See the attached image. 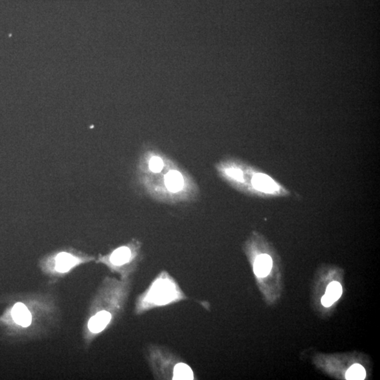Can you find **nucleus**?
I'll return each mask as SVG.
<instances>
[{"mask_svg":"<svg viewBox=\"0 0 380 380\" xmlns=\"http://www.w3.org/2000/svg\"><path fill=\"white\" fill-rule=\"evenodd\" d=\"M111 319V313L105 311H100L90 319L88 329L93 333L101 332L106 328Z\"/></svg>","mask_w":380,"mask_h":380,"instance_id":"obj_4","label":"nucleus"},{"mask_svg":"<svg viewBox=\"0 0 380 380\" xmlns=\"http://www.w3.org/2000/svg\"><path fill=\"white\" fill-rule=\"evenodd\" d=\"M12 317L18 325L26 327L31 325L32 315L25 304L17 303L14 305L12 311Z\"/></svg>","mask_w":380,"mask_h":380,"instance_id":"obj_3","label":"nucleus"},{"mask_svg":"<svg viewBox=\"0 0 380 380\" xmlns=\"http://www.w3.org/2000/svg\"><path fill=\"white\" fill-rule=\"evenodd\" d=\"M226 174L233 179L237 180V181H243V174L242 171L239 169L229 168L227 169Z\"/></svg>","mask_w":380,"mask_h":380,"instance_id":"obj_13","label":"nucleus"},{"mask_svg":"<svg viewBox=\"0 0 380 380\" xmlns=\"http://www.w3.org/2000/svg\"><path fill=\"white\" fill-rule=\"evenodd\" d=\"M192 369L185 363H179L174 368V379L179 380L193 379Z\"/></svg>","mask_w":380,"mask_h":380,"instance_id":"obj_9","label":"nucleus"},{"mask_svg":"<svg viewBox=\"0 0 380 380\" xmlns=\"http://www.w3.org/2000/svg\"><path fill=\"white\" fill-rule=\"evenodd\" d=\"M342 293V287L341 284L334 281L327 286L325 295L334 303L341 297Z\"/></svg>","mask_w":380,"mask_h":380,"instance_id":"obj_11","label":"nucleus"},{"mask_svg":"<svg viewBox=\"0 0 380 380\" xmlns=\"http://www.w3.org/2000/svg\"><path fill=\"white\" fill-rule=\"evenodd\" d=\"M176 291L174 284L170 281L158 280L152 286L148 294V300L157 304H165L174 300Z\"/></svg>","mask_w":380,"mask_h":380,"instance_id":"obj_2","label":"nucleus"},{"mask_svg":"<svg viewBox=\"0 0 380 380\" xmlns=\"http://www.w3.org/2000/svg\"><path fill=\"white\" fill-rule=\"evenodd\" d=\"M163 163L161 158L158 156H154L149 162V168L154 173L161 172L163 169Z\"/></svg>","mask_w":380,"mask_h":380,"instance_id":"obj_12","label":"nucleus"},{"mask_svg":"<svg viewBox=\"0 0 380 380\" xmlns=\"http://www.w3.org/2000/svg\"><path fill=\"white\" fill-rule=\"evenodd\" d=\"M132 253L131 248L128 246H121L115 250L110 256V262L115 266H121L129 262Z\"/></svg>","mask_w":380,"mask_h":380,"instance_id":"obj_8","label":"nucleus"},{"mask_svg":"<svg viewBox=\"0 0 380 380\" xmlns=\"http://www.w3.org/2000/svg\"><path fill=\"white\" fill-rule=\"evenodd\" d=\"M252 184L257 190L266 193H271L277 189V186L272 178L266 175L257 174L254 176Z\"/></svg>","mask_w":380,"mask_h":380,"instance_id":"obj_5","label":"nucleus"},{"mask_svg":"<svg viewBox=\"0 0 380 380\" xmlns=\"http://www.w3.org/2000/svg\"><path fill=\"white\" fill-rule=\"evenodd\" d=\"M321 303L325 307H329V306H332L334 304V302L332 300H329L328 297L325 294L322 297Z\"/></svg>","mask_w":380,"mask_h":380,"instance_id":"obj_14","label":"nucleus"},{"mask_svg":"<svg viewBox=\"0 0 380 380\" xmlns=\"http://www.w3.org/2000/svg\"><path fill=\"white\" fill-rule=\"evenodd\" d=\"M86 257L77 255L76 252L71 251H61L54 254L50 257V260L53 264L54 269L59 273H65L69 271L80 264L83 261H87Z\"/></svg>","mask_w":380,"mask_h":380,"instance_id":"obj_1","label":"nucleus"},{"mask_svg":"<svg viewBox=\"0 0 380 380\" xmlns=\"http://www.w3.org/2000/svg\"><path fill=\"white\" fill-rule=\"evenodd\" d=\"M273 261L271 257L267 255L259 256L256 259L254 265V271L257 277H264L271 273Z\"/></svg>","mask_w":380,"mask_h":380,"instance_id":"obj_6","label":"nucleus"},{"mask_svg":"<svg viewBox=\"0 0 380 380\" xmlns=\"http://www.w3.org/2000/svg\"><path fill=\"white\" fill-rule=\"evenodd\" d=\"M183 178L178 171H171L165 176V186L171 192H176L183 186Z\"/></svg>","mask_w":380,"mask_h":380,"instance_id":"obj_7","label":"nucleus"},{"mask_svg":"<svg viewBox=\"0 0 380 380\" xmlns=\"http://www.w3.org/2000/svg\"><path fill=\"white\" fill-rule=\"evenodd\" d=\"M365 376L366 372L364 367L359 364L352 365L346 373V378L349 380L364 379Z\"/></svg>","mask_w":380,"mask_h":380,"instance_id":"obj_10","label":"nucleus"}]
</instances>
